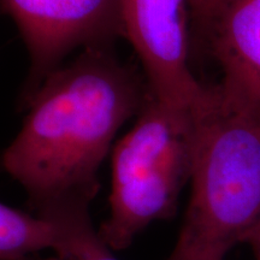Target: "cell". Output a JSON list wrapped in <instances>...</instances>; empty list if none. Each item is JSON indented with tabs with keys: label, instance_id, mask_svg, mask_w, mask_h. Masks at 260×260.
Returning <instances> with one entry per match:
<instances>
[{
	"label": "cell",
	"instance_id": "1",
	"mask_svg": "<svg viewBox=\"0 0 260 260\" xmlns=\"http://www.w3.org/2000/svg\"><path fill=\"white\" fill-rule=\"evenodd\" d=\"M147 84L112 46L84 48L48 75L27 103L22 129L2 155L35 216L90 218L98 172L122 125L138 115Z\"/></svg>",
	"mask_w": 260,
	"mask_h": 260
},
{
	"label": "cell",
	"instance_id": "2",
	"mask_svg": "<svg viewBox=\"0 0 260 260\" xmlns=\"http://www.w3.org/2000/svg\"><path fill=\"white\" fill-rule=\"evenodd\" d=\"M191 195L168 260H223L260 217V116L214 88L198 113Z\"/></svg>",
	"mask_w": 260,
	"mask_h": 260
},
{
	"label": "cell",
	"instance_id": "3",
	"mask_svg": "<svg viewBox=\"0 0 260 260\" xmlns=\"http://www.w3.org/2000/svg\"><path fill=\"white\" fill-rule=\"evenodd\" d=\"M136 116L113 147L110 216L98 230L113 251L128 248L151 223L171 218L193 172L198 113L172 109L148 90Z\"/></svg>",
	"mask_w": 260,
	"mask_h": 260
},
{
	"label": "cell",
	"instance_id": "4",
	"mask_svg": "<svg viewBox=\"0 0 260 260\" xmlns=\"http://www.w3.org/2000/svg\"><path fill=\"white\" fill-rule=\"evenodd\" d=\"M188 0H122L124 37L140 58L149 93L172 109L199 113L214 88L195 79L189 67Z\"/></svg>",
	"mask_w": 260,
	"mask_h": 260
},
{
	"label": "cell",
	"instance_id": "5",
	"mask_svg": "<svg viewBox=\"0 0 260 260\" xmlns=\"http://www.w3.org/2000/svg\"><path fill=\"white\" fill-rule=\"evenodd\" d=\"M30 57L24 100L77 48L112 46L124 37L122 0H0Z\"/></svg>",
	"mask_w": 260,
	"mask_h": 260
},
{
	"label": "cell",
	"instance_id": "6",
	"mask_svg": "<svg viewBox=\"0 0 260 260\" xmlns=\"http://www.w3.org/2000/svg\"><path fill=\"white\" fill-rule=\"evenodd\" d=\"M209 39L228 105L260 116V0H224Z\"/></svg>",
	"mask_w": 260,
	"mask_h": 260
},
{
	"label": "cell",
	"instance_id": "7",
	"mask_svg": "<svg viewBox=\"0 0 260 260\" xmlns=\"http://www.w3.org/2000/svg\"><path fill=\"white\" fill-rule=\"evenodd\" d=\"M94 230L92 220L59 222L0 203V260H41V252H68Z\"/></svg>",
	"mask_w": 260,
	"mask_h": 260
},
{
	"label": "cell",
	"instance_id": "8",
	"mask_svg": "<svg viewBox=\"0 0 260 260\" xmlns=\"http://www.w3.org/2000/svg\"><path fill=\"white\" fill-rule=\"evenodd\" d=\"M41 260H117L111 249L100 239L98 230L88 234L77 242L73 248L60 254L42 258Z\"/></svg>",
	"mask_w": 260,
	"mask_h": 260
},
{
	"label": "cell",
	"instance_id": "9",
	"mask_svg": "<svg viewBox=\"0 0 260 260\" xmlns=\"http://www.w3.org/2000/svg\"><path fill=\"white\" fill-rule=\"evenodd\" d=\"M190 16L198 30L209 37L217 14L222 8L224 0H188Z\"/></svg>",
	"mask_w": 260,
	"mask_h": 260
},
{
	"label": "cell",
	"instance_id": "10",
	"mask_svg": "<svg viewBox=\"0 0 260 260\" xmlns=\"http://www.w3.org/2000/svg\"><path fill=\"white\" fill-rule=\"evenodd\" d=\"M239 243L248 246L254 260H260V217L240 236Z\"/></svg>",
	"mask_w": 260,
	"mask_h": 260
}]
</instances>
